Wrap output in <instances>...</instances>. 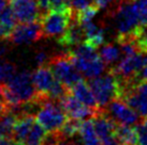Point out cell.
Here are the masks:
<instances>
[{
	"mask_svg": "<svg viewBox=\"0 0 147 145\" xmlns=\"http://www.w3.org/2000/svg\"><path fill=\"white\" fill-rule=\"evenodd\" d=\"M36 122H37L36 116L32 114H28V113L18 114L13 128V140H15L20 145H23Z\"/></svg>",
	"mask_w": 147,
	"mask_h": 145,
	"instance_id": "cell-15",
	"label": "cell"
},
{
	"mask_svg": "<svg viewBox=\"0 0 147 145\" xmlns=\"http://www.w3.org/2000/svg\"><path fill=\"white\" fill-rule=\"evenodd\" d=\"M60 102L68 114V116L71 118L80 120V121H85V120H88L89 117H94L96 113L100 110V109H94L84 105L82 101L78 100L72 94L71 90H69V92L60 99Z\"/></svg>",
	"mask_w": 147,
	"mask_h": 145,
	"instance_id": "cell-12",
	"label": "cell"
},
{
	"mask_svg": "<svg viewBox=\"0 0 147 145\" xmlns=\"http://www.w3.org/2000/svg\"><path fill=\"white\" fill-rule=\"evenodd\" d=\"M7 51H8V47L2 43H0V59L7 53Z\"/></svg>",
	"mask_w": 147,
	"mask_h": 145,
	"instance_id": "cell-34",
	"label": "cell"
},
{
	"mask_svg": "<svg viewBox=\"0 0 147 145\" xmlns=\"http://www.w3.org/2000/svg\"><path fill=\"white\" fill-rule=\"evenodd\" d=\"M46 64L52 69L56 78L69 88L83 79V75L75 67L68 51L51 57Z\"/></svg>",
	"mask_w": 147,
	"mask_h": 145,
	"instance_id": "cell-6",
	"label": "cell"
},
{
	"mask_svg": "<svg viewBox=\"0 0 147 145\" xmlns=\"http://www.w3.org/2000/svg\"><path fill=\"white\" fill-rule=\"evenodd\" d=\"M11 9L18 23H40L45 14L38 0H11Z\"/></svg>",
	"mask_w": 147,
	"mask_h": 145,
	"instance_id": "cell-10",
	"label": "cell"
},
{
	"mask_svg": "<svg viewBox=\"0 0 147 145\" xmlns=\"http://www.w3.org/2000/svg\"><path fill=\"white\" fill-rule=\"evenodd\" d=\"M139 145H147V117H144L136 125Z\"/></svg>",
	"mask_w": 147,
	"mask_h": 145,
	"instance_id": "cell-27",
	"label": "cell"
},
{
	"mask_svg": "<svg viewBox=\"0 0 147 145\" xmlns=\"http://www.w3.org/2000/svg\"><path fill=\"white\" fill-rule=\"evenodd\" d=\"M0 94L10 109L37 99L38 91L33 84L32 72H15L7 82L0 83Z\"/></svg>",
	"mask_w": 147,
	"mask_h": 145,
	"instance_id": "cell-1",
	"label": "cell"
},
{
	"mask_svg": "<svg viewBox=\"0 0 147 145\" xmlns=\"http://www.w3.org/2000/svg\"><path fill=\"white\" fill-rule=\"evenodd\" d=\"M88 84L100 109H104L113 99H121L123 97L125 82L112 69L104 76L91 78Z\"/></svg>",
	"mask_w": 147,
	"mask_h": 145,
	"instance_id": "cell-2",
	"label": "cell"
},
{
	"mask_svg": "<svg viewBox=\"0 0 147 145\" xmlns=\"http://www.w3.org/2000/svg\"><path fill=\"white\" fill-rule=\"evenodd\" d=\"M73 138H65L62 136L61 133V137L59 139V141L57 142V145H78L76 142L72 140Z\"/></svg>",
	"mask_w": 147,
	"mask_h": 145,
	"instance_id": "cell-31",
	"label": "cell"
},
{
	"mask_svg": "<svg viewBox=\"0 0 147 145\" xmlns=\"http://www.w3.org/2000/svg\"><path fill=\"white\" fill-rule=\"evenodd\" d=\"M115 28L118 32L117 42L123 40H135L141 34L143 26L134 11L132 0L123 1L116 10L114 16Z\"/></svg>",
	"mask_w": 147,
	"mask_h": 145,
	"instance_id": "cell-4",
	"label": "cell"
},
{
	"mask_svg": "<svg viewBox=\"0 0 147 145\" xmlns=\"http://www.w3.org/2000/svg\"><path fill=\"white\" fill-rule=\"evenodd\" d=\"M16 72V65L11 62L0 61V83H3Z\"/></svg>",
	"mask_w": 147,
	"mask_h": 145,
	"instance_id": "cell-25",
	"label": "cell"
},
{
	"mask_svg": "<svg viewBox=\"0 0 147 145\" xmlns=\"http://www.w3.org/2000/svg\"><path fill=\"white\" fill-rule=\"evenodd\" d=\"M0 145H20L12 138H0Z\"/></svg>",
	"mask_w": 147,
	"mask_h": 145,
	"instance_id": "cell-33",
	"label": "cell"
},
{
	"mask_svg": "<svg viewBox=\"0 0 147 145\" xmlns=\"http://www.w3.org/2000/svg\"><path fill=\"white\" fill-rule=\"evenodd\" d=\"M73 19V10L52 11L49 10L42 17L41 27L44 37H59L69 28Z\"/></svg>",
	"mask_w": 147,
	"mask_h": 145,
	"instance_id": "cell-7",
	"label": "cell"
},
{
	"mask_svg": "<svg viewBox=\"0 0 147 145\" xmlns=\"http://www.w3.org/2000/svg\"><path fill=\"white\" fill-rule=\"evenodd\" d=\"M69 11L73 10L71 0H49V11Z\"/></svg>",
	"mask_w": 147,
	"mask_h": 145,
	"instance_id": "cell-26",
	"label": "cell"
},
{
	"mask_svg": "<svg viewBox=\"0 0 147 145\" xmlns=\"http://www.w3.org/2000/svg\"><path fill=\"white\" fill-rule=\"evenodd\" d=\"M120 51L116 46L113 44H105L102 48L100 49V57L103 60V62L106 65H112L113 63L117 62L120 56Z\"/></svg>",
	"mask_w": 147,
	"mask_h": 145,
	"instance_id": "cell-22",
	"label": "cell"
},
{
	"mask_svg": "<svg viewBox=\"0 0 147 145\" xmlns=\"http://www.w3.org/2000/svg\"><path fill=\"white\" fill-rule=\"evenodd\" d=\"M9 110H10V107L8 106V104L0 97V117L2 116L3 114H5Z\"/></svg>",
	"mask_w": 147,
	"mask_h": 145,
	"instance_id": "cell-32",
	"label": "cell"
},
{
	"mask_svg": "<svg viewBox=\"0 0 147 145\" xmlns=\"http://www.w3.org/2000/svg\"><path fill=\"white\" fill-rule=\"evenodd\" d=\"M7 1L8 0H0V14L2 13L4 9L7 8Z\"/></svg>",
	"mask_w": 147,
	"mask_h": 145,
	"instance_id": "cell-35",
	"label": "cell"
},
{
	"mask_svg": "<svg viewBox=\"0 0 147 145\" xmlns=\"http://www.w3.org/2000/svg\"><path fill=\"white\" fill-rule=\"evenodd\" d=\"M45 137H46V130L38 122H36L23 145H42Z\"/></svg>",
	"mask_w": 147,
	"mask_h": 145,
	"instance_id": "cell-21",
	"label": "cell"
},
{
	"mask_svg": "<svg viewBox=\"0 0 147 145\" xmlns=\"http://www.w3.org/2000/svg\"><path fill=\"white\" fill-rule=\"evenodd\" d=\"M81 26H82L84 35H85V40H84L85 44L94 49H97L101 45H103L105 34H104V30L102 28L98 27L91 20L82 23Z\"/></svg>",
	"mask_w": 147,
	"mask_h": 145,
	"instance_id": "cell-16",
	"label": "cell"
},
{
	"mask_svg": "<svg viewBox=\"0 0 147 145\" xmlns=\"http://www.w3.org/2000/svg\"><path fill=\"white\" fill-rule=\"evenodd\" d=\"M81 125H82V121L69 117L60 130V132L65 138H74L78 133H80Z\"/></svg>",
	"mask_w": 147,
	"mask_h": 145,
	"instance_id": "cell-23",
	"label": "cell"
},
{
	"mask_svg": "<svg viewBox=\"0 0 147 145\" xmlns=\"http://www.w3.org/2000/svg\"><path fill=\"white\" fill-rule=\"evenodd\" d=\"M92 2H94L97 7L100 9H106L109 8L111 4L114 2V0H92Z\"/></svg>",
	"mask_w": 147,
	"mask_h": 145,
	"instance_id": "cell-30",
	"label": "cell"
},
{
	"mask_svg": "<svg viewBox=\"0 0 147 145\" xmlns=\"http://www.w3.org/2000/svg\"><path fill=\"white\" fill-rule=\"evenodd\" d=\"M36 118L47 132H57L61 130L69 116L60 100L44 97L41 98L40 107L36 113Z\"/></svg>",
	"mask_w": 147,
	"mask_h": 145,
	"instance_id": "cell-5",
	"label": "cell"
},
{
	"mask_svg": "<svg viewBox=\"0 0 147 145\" xmlns=\"http://www.w3.org/2000/svg\"><path fill=\"white\" fill-rule=\"evenodd\" d=\"M116 132L121 145H139L138 130L135 125H116Z\"/></svg>",
	"mask_w": 147,
	"mask_h": 145,
	"instance_id": "cell-18",
	"label": "cell"
},
{
	"mask_svg": "<svg viewBox=\"0 0 147 145\" xmlns=\"http://www.w3.org/2000/svg\"><path fill=\"white\" fill-rule=\"evenodd\" d=\"M56 76L54 75L52 69L47 64L39 66L34 72H32L33 84L38 91V97H49L51 88L56 81Z\"/></svg>",
	"mask_w": 147,
	"mask_h": 145,
	"instance_id": "cell-13",
	"label": "cell"
},
{
	"mask_svg": "<svg viewBox=\"0 0 147 145\" xmlns=\"http://www.w3.org/2000/svg\"><path fill=\"white\" fill-rule=\"evenodd\" d=\"M91 118L96 132L103 145H121L116 132L117 123L109 116L103 109H100Z\"/></svg>",
	"mask_w": 147,
	"mask_h": 145,
	"instance_id": "cell-8",
	"label": "cell"
},
{
	"mask_svg": "<svg viewBox=\"0 0 147 145\" xmlns=\"http://www.w3.org/2000/svg\"><path fill=\"white\" fill-rule=\"evenodd\" d=\"M84 40H85V35H84L82 26L75 18L73 13V19L71 21L69 28L65 30L62 35H60L57 39L58 44L62 47H67V48L75 47L78 44L84 43Z\"/></svg>",
	"mask_w": 147,
	"mask_h": 145,
	"instance_id": "cell-14",
	"label": "cell"
},
{
	"mask_svg": "<svg viewBox=\"0 0 147 145\" xmlns=\"http://www.w3.org/2000/svg\"><path fill=\"white\" fill-rule=\"evenodd\" d=\"M71 92L74 96L78 98L80 101H82L84 105L88 106V107H91L94 109H100L98 107V104H97V100L94 96V93L90 89V86L88 83H86L85 81L80 80L78 81L75 84H73L71 88Z\"/></svg>",
	"mask_w": 147,
	"mask_h": 145,
	"instance_id": "cell-17",
	"label": "cell"
},
{
	"mask_svg": "<svg viewBox=\"0 0 147 145\" xmlns=\"http://www.w3.org/2000/svg\"><path fill=\"white\" fill-rule=\"evenodd\" d=\"M68 53L83 77L88 79L96 78L105 71L106 64L100 55L96 53V49L85 43L78 44L74 48L68 50Z\"/></svg>",
	"mask_w": 147,
	"mask_h": 145,
	"instance_id": "cell-3",
	"label": "cell"
},
{
	"mask_svg": "<svg viewBox=\"0 0 147 145\" xmlns=\"http://www.w3.org/2000/svg\"><path fill=\"white\" fill-rule=\"evenodd\" d=\"M132 4L141 25L147 27V0H132Z\"/></svg>",
	"mask_w": 147,
	"mask_h": 145,
	"instance_id": "cell-24",
	"label": "cell"
},
{
	"mask_svg": "<svg viewBox=\"0 0 147 145\" xmlns=\"http://www.w3.org/2000/svg\"><path fill=\"white\" fill-rule=\"evenodd\" d=\"M43 36L41 24L39 21L34 23H21L13 29L9 41L16 45L31 44L40 41Z\"/></svg>",
	"mask_w": 147,
	"mask_h": 145,
	"instance_id": "cell-11",
	"label": "cell"
},
{
	"mask_svg": "<svg viewBox=\"0 0 147 145\" xmlns=\"http://www.w3.org/2000/svg\"><path fill=\"white\" fill-rule=\"evenodd\" d=\"M103 110L116 123L123 125H136L141 117L134 109L131 108L126 101L119 98L113 99Z\"/></svg>",
	"mask_w": 147,
	"mask_h": 145,
	"instance_id": "cell-9",
	"label": "cell"
},
{
	"mask_svg": "<svg viewBox=\"0 0 147 145\" xmlns=\"http://www.w3.org/2000/svg\"><path fill=\"white\" fill-rule=\"evenodd\" d=\"M17 114L12 110L0 117V138H12L14 124L16 122Z\"/></svg>",
	"mask_w": 147,
	"mask_h": 145,
	"instance_id": "cell-20",
	"label": "cell"
},
{
	"mask_svg": "<svg viewBox=\"0 0 147 145\" xmlns=\"http://www.w3.org/2000/svg\"><path fill=\"white\" fill-rule=\"evenodd\" d=\"M10 1H11V0H10Z\"/></svg>",
	"mask_w": 147,
	"mask_h": 145,
	"instance_id": "cell-37",
	"label": "cell"
},
{
	"mask_svg": "<svg viewBox=\"0 0 147 145\" xmlns=\"http://www.w3.org/2000/svg\"><path fill=\"white\" fill-rule=\"evenodd\" d=\"M80 136L82 139L83 145H103L96 132L92 118L82 122L80 128Z\"/></svg>",
	"mask_w": 147,
	"mask_h": 145,
	"instance_id": "cell-19",
	"label": "cell"
},
{
	"mask_svg": "<svg viewBox=\"0 0 147 145\" xmlns=\"http://www.w3.org/2000/svg\"><path fill=\"white\" fill-rule=\"evenodd\" d=\"M49 59V58L47 57L46 53H44V51H39V53L36 55V62H37V64L39 65V66L46 64Z\"/></svg>",
	"mask_w": 147,
	"mask_h": 145,
	"instance_id": "cell-29",
	"label": "cell"
},
{
	"mask_svg": "<svg viewBox=\"0 0 147 145\" xmlns=\"http://www.w3.org/2000/svg\"><path fill=\"white\" fill-rule=\"evenodd\" d=\"M143 80H147V64L144 66L143 69H141L139 72H136L134 78L129 83H134V82H139V81H143Z\"/></svg>",
	"mask_w": 147,
	"mask_h": 145,
	"instance_id": "cell-28",
	"label": "cell"
},
{
	"mask_svg": "<svg viewBox=\"0 0 147 145\" xmlns=\"http://www.w3.org/2000/svg\"><path fill=\"white\" fill-rule=\"evenodd\" d=\"M0 97H1V94H0Z\"/></svg>",
	"mask_w": 147,
	"mask_h": 145,
	"instance_id": "cell-36",
	"label": "cell"
}]
</instances>
